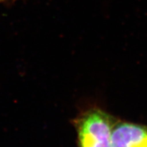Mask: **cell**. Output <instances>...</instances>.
<instances>
[{
	"label": "cell",
	"instance_id": "1",
	"mask_svg": "<svg viewBox=\"0 0 147 147\" xmlns=\"http://www.w3.org/2000/svg\"><path fill=\"white\" fill-rule=\"evenodd\" d=\"M79 147H111L115 120L100 108H91L75 119Z\"/></svg>",
	"mask_w": 147,
	"mask_h": 147
},
{
	"label": "cell",
	"instance_id": "2",
	"mask_svg": "<svg viewBox=\"0 0 147 147\" xmlns=\"http://www.w3.org/2000/svg\"><path fill=\"white\" fill-rule=\"evenodd\" d=\"M111 147H147V125L116 121L111 134Z\"/></svg>",
	"mask_w": 147,
	"mask_h": 147
},
{
	"label": "cell",
	"instance_id": "3",
	"mask_svg": "<svg viewBox=\"0 0 147 147\" xmlns=\"http://www.w3.org/2000/svg\"><path fill=\"white\" fill-rule=\"evenodd\" d=\"M8 1V0H0V3L4 2V1Z\"/></svg>",
	"mask_w": 147,
	"mask_h": 147
}]
</instances>
